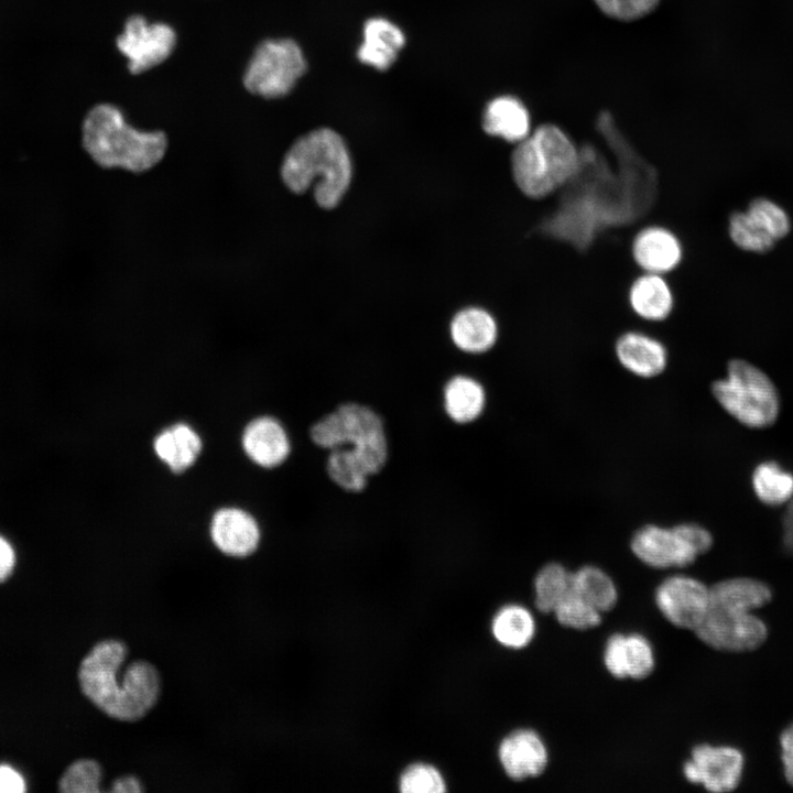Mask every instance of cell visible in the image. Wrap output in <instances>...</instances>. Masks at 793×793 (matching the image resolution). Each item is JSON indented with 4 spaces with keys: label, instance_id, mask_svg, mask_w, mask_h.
Wrapping results in <instances>:
<instances>
[{
    "label": "cell",
    "instance_id": "1",
    "mask_svg": "<svg viewBox=\"0 0 793 793\" xmlns=\"http://www.w3.org/2000/svg\"><path fill=\"white\" fill-rule=\"evenodd\" d=\"M308 437L318 449L326 450L324 471L328 480L346 492H362L389 461L385 421L373 406L360 401L336 404L309 425Z\"/></svg>",
    "mask_w": 793,
    "mask_h": 793
},
{
    "label": "cell",
    "instance_id": "2",
    "mask_svg": "<svg viewBox=\"0 0 793 793\" xmlns=\"http://www.w3.org/2000/svg\"><path fill=\"white\" fill-rule=\"evenodd\" d=\"M129 648L108 638L95 643L83 658L78 682L83 694L106 716L124 723L144 718L157 704L162 678L150 661L138 659L123 669Z\"/></svg>",
    "mask_w": 793,
    "mask_h": 793
},
{
    "label": "cell",
    "instance_id": "3",
    "mask_svg": "<svg viewBox=\"0 0 793 793\" xmlns=\"http://www.w3.org/2000/svg\"><path fill=\"white\" fill-rule=\"evenodd\" d=\"M771 598L770 587L758 579L737 577L718 582L709 587L705 617L694 632L718 651L756 650L765 641L768 628L753 610Z\"/></svg>",
    "mask_w": 793,
    "mask_h": 793
},
{
    "label": "cell",
    "instance_id": "4",
    "mask_svg": "<svg viewBox=\"0 0 793 793\" xmlns=\"http://www.w3.org/2000/svg\"><path fill=\"white\" fill-rule=\"evenodd\" d=\"M280 175L286 188L305 193L314 184V198L325 209L336 207L351 181V161L341 137L328 128L305 133L285 153Z\"/></svg>",
    "mask_w": 793,
    "mask_h": 793
},
{
    "label": "cell",
    "instance_id": "5",
    "mask_svg": "<svg viewBox=\"0 0 793 793\" xmlns=\"http://www.w3.org/2000/svg\"><path fill=\"white\" fill-rule=\"evenodd\" d=\"M578 143L561 126L542 122L521 142L509 159L511 180L532 200L546 199L564 188L578 173Z\"/></svg>",
    "mask_w": 793,
    "mask_h": 793
},
{
    "label": "cell",
    "instance_id": "6",
    "mask_svg": "<svg viewBox=\"0 0 793 793\" xmlns=\"http://www.w3.org/2000/svg\"><path fill=\"white\" fill-rule=\"evenodd\" d=\"M82 143L90 159L102 169L133 174L151 171L164 159L169 141L163 131H143L129 124L113 105L99 104L86 115Z\"/></svg>",
    "mask_w": 793,
    "mask_h": 793
},
{
    "label": "cell",
    "instance_id": "7",
    "mask_svg": "<svg viewBox=\"0 0 793 793\" xmlns=\"http://www.w3.org/2000/svg\"><path fill=\"white\" fill-rule=\"evenodd\" d=\"M711 392L719 405L749 427L771 425L779 414V395L769 377L753 365L735 359Z\"/></svg>",
    "mask_w": 793,
    "mask_h": 793
},
{
    "label": "cell",
    "instance_id": "8",
    "mask_svg": "<svg viewBox=\"0 0 793 793\" xmlns=\"http://www.w3.org/2000/svg\"><path fill=\"white\" fill-rule=\"evenodd\" d=\"M306 59L298 44L291 39L261 42L246 68L245 88L263 98L287 95L306 72Z\"/></svg>",
    "mask_w": 793,
    "mask_h": 793
},
{
    "label": "cell",
    "instance_id": "9",
    "mask_svg": "<svg viewBox=\"0 0 793 793\" xmlns=\"http://www.w3.org/2000/svg\"><path fill=\"white\" fill-rule=\"evenodd\" d=\"M791 229L786 211L769 198H756L745 210L734 211L728 218L727 231L738 248L765 252L785 237Z\"/></svg>",
    "mask_w": 793,
    "mask_h": 793
},
{
    "label": "cell",
    "instance_id": "10",
    "mask_svg": "<svg viewBox=\"0 0 793 793\" xmlns=\"http://www.w3.org/2000/svg\"><path fill=\"white\" fill-rule=\"evenodd\" d=\"M116 43L128 58L130 73L141 74L171 55L176 44V33L165 23H149L142 15H131Z\"/></svg>",
    "mask_w": 793,
    "mask_h": 793
},
{
    "label": "cell",
    "instance_id": "11",
    "mask_svg": "<svg viewBox=\"0 0 793 793\" xmlns=\"http://www.w3.org/2000/svg\"><path fill=\"white\" fill-rule=\"evenodd\" d=\"M630 548L641 563L656 569L687 567L699 556L680 524H644L631 536Z\"/></svg>",
    "mask_w": 793,
    "mask_h": 793
},
{
    "label": "cell",
    "instance_id": "12",
    "mask_svg": "<svg viewBox=\"0 0 793 793\" xmlns=\"http://www.w3.org/2000/svg\"><path fill=\"white\" fill-rule=\"evenodd\" d=\"M709 587L686 575H672L655 589L654 600L662 616L674 627L695 631L708 605Z\"/></svg>",
    "mask_w": 793,
    "mask_h": 793
},
{
    "label": "cell",
    "instance_id": "13",
    "mask_svg": "<svg viewBox=\"0 0 793 793\" xmlns=\"http://www.w3.org/2000/svg\"><path fill=\"white\" fill-rule=\"evenodd\" d=\"M743 762V754L736 748L702 743L692 749L691 759L683 764V775L709 792H731L739 785Z\"/></svg>",
    "mask_w": 793,
    "mask_h": 793
},
{
    "label": "cell",
    "instance_id": "14",
    "mask_svg": "<svg viewBox=\"0 0 793 793\" xmlns=\"http://www.w3.org/2000/svg\"><path fill=\"white\" fill-rule=\"evenodd\" d=\"M631 259L640 272L671 275L685 257L680 235L660 222L640 226L630 240Z\"/></svg>",
    "mask_w": 793,
    "mask_h": 793
},
{
    "label": "cell",
    "instance_id": "15",
    "mask_svg": "<svg viewBox=\"0 0 793 793\" xmlns=\"http://www.w3.org/2000/svg\"><path fill=\"white\" fill-rule=\"evenodd\" d=\"M612 352L623 370L641 379L661 376L670 362L666 343L641 325L621 330L615 337Z\"/></svg>",
    "mask_w": 793,
    "mask_h": 793
},
{
    "label": "cell",
    "instance_id": "16",
    "mask_svg": "<svg viewBox=\"0 0 793 793\" xmlns=\"http://www.w3.org/2000/svg\"><path fill=\"white\" fill-rule=\"evenodd\" d=\"M626 300L631 314L644 326L660 325L674 312L675 292L666 275L638 272L630 281Z\"/></svg>",
    "mask_w": 793,
    "mask_h": 793
},
{
    "label": "cell",
    "instance_id": "17",
    "mask_svg": "<svg viewBox=\"0 0 793 793\" xmlns=\"http://www.w3.org/2000/svg\"><path fill=\"white\" fill-rule=\"evenodd\" d=\"M498 759L514 781L540 776L548 763L547 748L540 735L529 728L509 732L499 743Z\"/></svg>",
    "mask_w": 793,
    "mask_h": 793
},
{
    "label": "cell",
    "instance_id": "18",
    "mask_svg": "<svg viewBox=\"0 0 793 793\" xmlns=\"http://www.w3.org/2000/svg\"><path fill=\"white\" fill-rule=\"evenodd\" d=\"M210 539L225 555L247 557L259 546L261 533L257 520L247 511L226 507L217 510L210 521Z\"/></svg>",
    "mask_w": 793,
    "mask_h": 793
},
{
    "label": "cell",
    "instance_id": "19",
    "mask_svg": "<svg viewBox=\"0 0 793 793\" xmlns=\"http://www.w3.org/2000/svg\"><path fill=\"white\" fill-rule=\"evenodd\" d=\"M604 663L615 678L644 680L653 672L655 659L644 636L613 633L605 644Z\"/></svg>",
    "mask_w": 793,
    "mask_h": 793
},
{
    "label": "cell",
    "instance_id": "20",
    "mask_svg": "<svg viewBox=\"0 0 793 793\" xmlns=\"http://www.w3.org/2000/svg\"><path fill=\"white\" fill-rule=\"evenodd\" d=\"M241 445L248 458L263 468L281 466L292 449L286 430L272 416L250 421L243 430Z\"/></svg>",
    "mask_w": 793,
    "mask_h": 793
},
{
    "label": "cell",
    "instance_id": "21",
    "mask_svg": "<svg viewBox=\"0 0 793 793\" xmlns=\"http://www.w3.org/2000/svg\"><path fill=\"white\" fill-rule=\"evenodd\" d=\"M487 404V389L479 379L472 376L453 374L442 387L443 411L454 424L476 423L484 416Z\"/></svg>",
    "mask_w": 793,
    "mask_h": 793
},
{
    "label": "cell",
    "instance_id": "22",
    "mask_svg": "<svg viewBox=\"0 0 793 793\" xmlns=\"http://www.w3.org/2000/svg\"><path fill=\"white\" fill-rule=\"evenodd\" d=\"M484 131L509 144H517L532 131V119L526 106L514 96H499L489 101L482 115Z\"/></svg>",
    "mask_w": 793,
    "mask_h": 793
},
{
    "label": "cell",
    "instance_id": "23",
    "mask_svg": "<svg viewBox=\"0 0 793 793\" xmlns=\"http://www.w3.org/2000/svg\"><path fill=\"white\" fill-rule=\"evenodd\" d=\"M449 332L454 345L472 355L490 351L499 338L496 317L480 307H468L458 312L452 319Z\"/></svg>",
    "mask_w": 793,
    "mask_h": 793
},
{
    "label": "cell",
    "instance_id": "24",
    "mask_svg": "<svg viewBox=\"0 0 793 793\" xmlns=\"http://www.w3.org/2000/svg\"><path fill=\"white\" fill-rule=\"evenodd\" d=\"M404 43V34L395 24L383 18H372L365 23L363 42L357 56L363 64L384 70L394 63Z\"/></svg>",
    "mask_w": 793,
    "mask_h": 793
},
{
    "label": "cell",
    "instance_id": "25",
    "mask_svg": "<svg viewBox=\"0 0 793 793\" xmlns=\"http://www.w3.org/2000/svg\"><path fill=\"white\" fill-rule=\"evenodd\" d=\"M202 448L200 436L191 425L183 422L162 430L153 439L155 455L175 474L192 467Z\"/></svg>",
    "mask_w": 793,
    "mask_h": 793
},
{
    "label": "cell",
    "instance_id": "26",
    "mask_svg": "<svg viewBox=\"0 0 793 793\" xmlns=\"http://www.w3.org/2000/svg\"><path fill=\"white\" fill-rule=\"evenodd\" d=\"M495 640L504 648L520 650L528 647L535 636V621L525 607L509 604L501 607L491 621Z\"/></svg>",
    "mask_w": 793,
    "mask_h": 793
},
{
    "label": "cell",
    "instance_id": "27",
    "mask_svg": "<svg viewBox=\"0 0 793 793\" xmlns=\"http://www.w3.org/2000/svg\"><path fill=\"white\" fill-rule=\"evenodd\" d=\"M573 589L598 611L607 612L618 601L615 582L598 566L584 565L572 574Z\"/></svg>",
    "mask_w": 793,
    "mask_h": 793
},
{
    "label": "cell",
    "instance_id": "28",
    "mask_svg": "<svg viewBox=\"0 0 793 793\" xmlns=\"http://www.w3.org/2000/svg\"><path fill=\"white\" fill-rule=\"evenodd\" d=\"M572 574L563 564L543 565L534 577V605L542 613H553L558 602L572 590Z\"/></svg>",
    "mask_w": 793,
    "mask_h": 793
},
{
    "label": "cell",
    "instance_id": "29",
    "mask_svg": "<svg viewBox=\"0 0 793 793\" xmlns=\"http://www.w3.org/2000/svg\"><path fill=\"white\" fill-rule=\"evenodd\" d=\"M752 487L763 503H787L793 497V475L775 461H764L753 470Z\"/></svg>",
    "mask_w": 793,
    "mask_h": 793
},
{
    "label": "cell",
    "instance_id": "30",
    "mask_svg": "<svg viewBox=\"0 0 793 793\" xmlns=\"http://www.w3.org/2000/svg\"><path fill=\"white\" fill-rule=\"evenodd\" d=\"M557 622L575 630H588L601 622V612L594 608L573 588L553 611Z\"/></svg>",
    "mask_w": 793,
    "mask_h": 793
},
{
    "label": "cell",
    "instance_id": "31",
    "mask_svg": "<svg viewBox=\"0 0 793 793\" xmlns=\"http://www.w3.org/2000/svg\"><path fill=\"white\" fill-rule=\"evenodd\" d=\"M102 774V767L98 761L78 759L65 770L58 786L64 793H98Z\"/></svg>",
    "mask_w": 793,
    "mask_h": 793
},
{
    "label": "cell",
    "instance_id": "32",
    "mask_svg": "<svg viewBox=\"0 0 793 793\" xmlns=\"http://www.w3.org/2000/svg\"><path fill=\"white\" fill-rule=\"evenodd\" d=\"M399 789L402 793H443L446 791V781L434 765L416 762L401 773Z\"/></svg>",
    "mask_w": 793,
    "mask_h": 793
},
{
    "label": "cell",
    "instance_id": "33",
    "mask_svg": "<svg viewBox=\"0 0 793 793\" xmlns=\"http://www.w3.org/2000/svg\"><path fill=\"white\" fill-rule=\"evenodd\" d=\"M607 17L629 22L650 14L661 0H593Z\"/></svg>",
    "mask_w": 793,
    "mask_h": 793
},
{
    "label": "cell",
    "instance_id": "34",
    "mask_svg": "<svg viewBox=\"0 0 793 793\" xmlns=\"http://www.w3.org/2000/svg\"><path fill=\"white\" fill-rule=\"evenodd\" d=\"M780 746L784 776L787 783L793 786V723L782 731Z\"/></svg>",
    "mask_w": 793,
    "mask_h": 793
},
{
    "label": "cell",
    "instance_id": "35",
    "mask_svg": "<svg viewBox=\"0 0 793 793\" xmlns=\"http://www.w3.org/2000/svg\"><path fill=\"white\" fill-rule=\"evenodd\" d=\"M17 564V552L11 541L0 533V583L13 572Z\"/></svg>",
    "mask_w": 793,
    "mask_h": 793
},
{
    "label": "cell",
    "instance_id": "36",
    "mask_svg": "<svg viewBox=\"0 0 793 793\" xmlns=\"http://www.w3.org/2000/svg\"><path fill=\"white\" fill-rule=\"evenodd\" d=\"M25 791V781L12 767L0 764V793H22Z\"/></svg>",
    "mask_w": 793,
    "mask_h": 793
},
{
    "label": "cell",
    "instance_id": "37",
    "mask_svg": "<svg viewBox=\"0 0 793 793\" xmlns=\"http://www.w3.org/2000/svg\"><path fill=\"white\" fill-rule=\"evenodd\" d=\"M111 792L115 793H140L144 791L143 783L134 774H124L118 776L111 783Z\"/></svg>",
    "mask_w": 793,
    "mask_h": 793
},
{
    "label": "cell",
    "instance_id": "38",
    "mask_svg": "<svg viewBox=\"0 0 793 793\" xmlns=\"http://www.w3.org/2000/svg\"><path fill=\"white\" fill-rule=\"evenodd\" d=\"M783 542L786 550L793 553V497L787 502L783 517Z\"/></svg>",
    "mask_w": 793,
    "mask_h": 793
}]
</instances>
